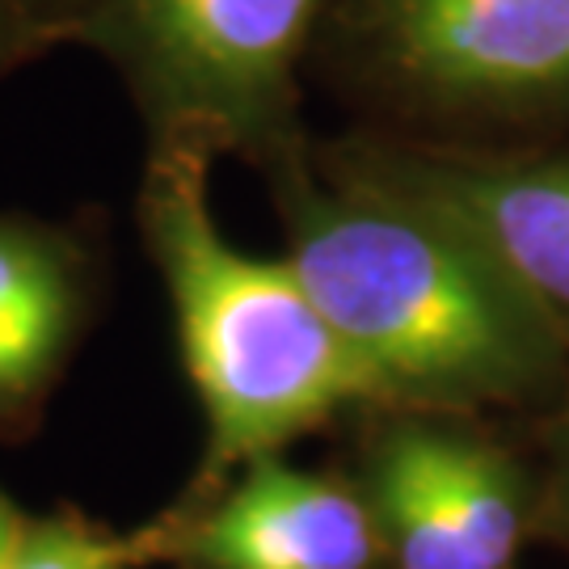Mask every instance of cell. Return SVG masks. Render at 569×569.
Returning <instances> with one entry per match:
<instances>
[{"instance_id":"1","label":"cell","mask_w":569,"mask_h":569,"mask_svg":"<svg viewBox=\"0 0 569 569\" xmlns=\"http://www.w3.org/2000/svg\"><path fill=\"white\" fill-rule=\"evenodd\" d=\"M287 262L371 397L422 409L519 401L566 367V338L451 216L359 178L287 190Z\"/></svg>"},{"instance_id":"2","label":"cell","mask_w":569,"mask_h":569,"mask_svg":"<svg viewBox=\"0 0 569 569\" xmlns=\"http://www.w3.org/2000/svg\"><path fill=\"white\" fill-rule=\"evenodd\" d=\"M140 220L207 418V468L253 465L342 406L376 401L291 262L253 258L224 237L203 143L157 148Z\"/></svg>"},{"instance_id":"3","label":"cell","mask_w":569,"mask_h":569,"mask_svg":"<svg viewBox=\"0 0 569 569\" xmlns=\"http://www.w3.org/2000/svg\"><path fill=\"white\" fill-rule=\"evenodd\" d=\"M321 0H110L102 47L169 140L270 143Z\"/></svg>"},{"instance_id":"4","label":"cell","mask_w":569,"mask_h":569,"mask_svg":"<svg viewBox=\"0 0 569 569\" xmlns=\"http://www.w3.org/2000/svg\"><path fill=\"white\" fill-rule=\"evenodd\" d=\"M371 519L397 569H515L528 507L502 451L443 427H397L371 456Z\"/></svg>"},{"instance_id":"5","label":"cell","mask_w":569,"mask_h":569,"mask_svg":"<svg viewBox=\"0 0 569 569\" xmlns=\"http://www.w3.org/2000/svg\"><path fill=\"white\" fill-rule=\"evenodd\" d=\"M380 60L439 102L569 98V0H371Z\"/></svg>"},{"instance_id":"6","label":"cell","mask_w":569,"mask_h":569,"mask_svg":"<svg viewBox=\"0 0 569 569\" xmlns=\"http://www.w3.org/2000/svg\"><path fill=\"white\" fill-rule=\"evenodd\" d=\"M376 178L486 244L569 342V161H397Z\"/></svg>"},{"instance_id":"7","label":"cell","mask_w":569,"mask_h":569,"mask_svg":"<svg viewBox=\"0 0 569 569\" xmlns=\"http://www.w3.org/2000/svg\"><path fill=\"white\" fill-rule=\"evenodd\" d=\"M380 531L359 493L262 456L186 531L199 569H367Z\"/></svg>"},{"instance_id":"8","label":"cell","mask_w":569,"mask_h":569,"mask_svg":"<svg viewBox=\"0 0 569 569\" xmlns=\"http://www.w3.org/2000/svg\"><path fill=\"white\" fill-rule=\"evenodd\" d=\"M81 321L72 249L0 216V418L30 406L60 371Z\"/></svg>"},{"instance_id":"9","label":"cell","mask_w":569,"mask_h":569,"mask_svg":"<svg viewBox=\"0 0 569 569\" xmlns=\"http://www.w3.org/2000/svg\"><path fill=\"white\" fill-rule=\"evenodd\" d=\"M9 569H127V552L110 536H98L84 523L47 519V523H26Z\"/></svg>"},{"instance_id":"10","label":"cell","mask_w":569,"mask_h":569,"mask_svg":"<svg viewBox=\"0 0 569 569\" xmlns=\"http://www.w3.org/2000/svg\"><path fill=\"white\" fill-rule=\"evenodd\" d=\"M21 536H26V519H21V510L0 493V569L13 566V552H18Z\"/></svg>"},{"instance_id":"11","label":"cell","mask_w":569,"mask_h":569,"mask_svg":"<svg viewBox=\"0 0 569 569\" xmlns=\"http://www.w3.org/2000/svg\"><path fill=\"white\" fill-rule=\"evenodd\" d=\"M561 477H566V493H569V422L561 430Z\"/></svg>"},{"instance_id":"12","label":"cell","mask_w":569,"mask_h":569,"mask_svg":"<svg viewBox=\"0 0 569 569\" xmlns=\"http://www.w3.org/2000/svg\"><path fill=\"white\" fill-rule=\"evenodd\" d=\"M0 47H4V34H0Z\"/></svg>"}]
</instances>
